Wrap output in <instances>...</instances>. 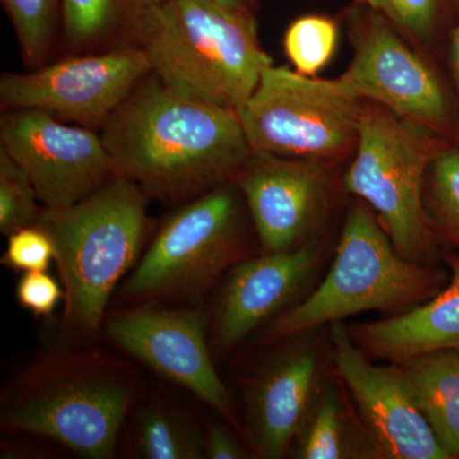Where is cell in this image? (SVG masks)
Returning <instances> with one entry per match:
<instances>
[{
    "label": "cell",
    "instance_id": "cell-16",
    "mask_svg": "<svg viewBox=\"0 0 459 459\" xmlns=\"http://www.w3.org/2000/svg\"><path fill=\"white\" fill-rule=\"evenodd\" d=\"M320 329L287 338L279 352L246 383L247 430L255 455L285 458L325 377V355L331 349Z\"/></svg>",
    "mask_w": 459,
    "mask_h": 459
},
{
    "label": "cell",
    "instance_id": "cell-19",
    "mask_svg": "<svg viewBox=\"0 0 459 459\" xmlns=\"http://www.w3.org/2000/svg\"><path fill=\"white\" fill-rule=\"evenodd\" d=\"M291 453L298 459H385L336 370L320 386Z\"/></svg>",
    "mask_w": 459,
    "mask_h": 459
},
{
    "label": "cell",
    "instance_id": "cell-8",
    "mask_svg": "<svg viewBox=\"0 0 459 459\" xmlns=\"http://www.w3.org/2000/svg\"><path fill=\"white\" fill-rule=\"evenodd\" d=\"M364 105L337 78L309 77L272 65L238 114L253 153L333 169L355 152Z\"/></svg>",
    "mask_w": 459,
    "mask_h": 459
},
{
    "label": "cell",
    "instance_id": "cell-28",
    "mask_svg": "<svg viewBox=\"0 0 459 459\" xmlns=\"http://www.w3.org/2000/svg\"><path fill=\"white\" fill-rule=\"evenodd\" d=\"M16 298L33 316H49L65 299V290L48 272H25L18 280Z\"/></svg>",
    "mask_w": 459,
    "mask_h": 459
},
{
    "label": "cell",
    "instance_id": "cell-1",
    "mask_svg": "<svg viewBox=\"0 0 459 459\" xmlns=\"http://www.w3.org/2000/svg\"><path fill=\"white\" fill-rule=\"evenodd\" d=\"M100 133L117 174L164 204L237 180L253 153L237 110L178 92L153 72Z\"/></svg>",
    "mask_w": 459,
    "mask_h": 459
},
{
    "label": "cell",
    "instance_id": "cell-27",
    "mask_svg": "<svg viewBox=\"0 0 459 459\" xmlns=\"http://www.w3.org/2000/svg\"><path fill=\"white\" fill-rule=\"evenodd\" d=\"M2 263L12 271L48 272L56 261V246L49 232L40 225L30 226L8 235Z\"/></svg>",
    "mask_w": 459,
    "mask_h": 459
},
{
    "label": "cell",
    "instance_id": "cell-23",
    "mask_svg": "<svg viewBox=\"0 0 459 459\" xmlns=\"http://www.w3.org/2000/svg\"><path fill=\"white\" fill-rule=\"evenodd\" d=\"M424 208L442 247L459 249V147L455 144L444 148L429 168Z\"/></svg>",
    "mask_w": 459,
    "mask_h": 459
},
{
    "label": "cell",
    "instance_id": "cell-24",
    "mask_svg": "<svg viewBox=\"0 0 459 459\" xmlns=\"http://www.w3.org/2000/svg\"><path fill=\"white\" fill-rule=\"evenodd\" d=\"M337 40L338 27L333 20L307 14L286 30L283 49L298 74L316 77L333 57Z\"/></svg>",
    "mask_w": 459,
    "mask_h": 459
},
{
    "label": "cell",
    "instance_id": "cell-14",
    "mask_svg": "<svg viewBox=\"0 0 459 459\" xmlns=\"http://www.w3.org/2000/svg\"><path fill=\"white\" fill-rule=\"evenodd\" d=\"M328 331L334 370L385 459H452L397 365L374 364L353 342L344 322L329 325Z\"/></svg>",
    "mask_w": 459,
    "mask_h": 459
},
{
    "label": "cell",
    "instance_id": "cell-4",
    "mask_svg": "<svg viewBox=\"0 0 459 459\" xmlns=\"http://www.w3.org/2000/svg\"><path fill=\"white\" fill-rule=\"evenodd\" d=\"M449 271L404 259L360 199L347 213L331 267L300 303L259 331L256 342H282L359 314L407 312L442 291Z\"/></svg>",
    "mask_w": 459,
    "mask_h": 459
},
{
    "label": "cell",
    "instance_id": "cell-5",
    "mask_svg": "<svg viewBox=\"0 0 459 459\" xmlns=\"http://www.w3.org/2000/svg\"><path fill=\"white\" fill-rule=\"evenodd\" d=\"M143 49L153 74L171 89L237 111L273 65L259 41L255 14L207 0H168Z\"/></svg>",
    "mask_w": 459,
    "mask_h": 459
},
{
    "label": "cell",
    "instance_id": "cell-2",
    "mask_svg": "<svg viewBox=\"0 0 459 459\" xmlns=\"http://www.w3.org/2000/svg\"><path fill=\"white\" fill-rule=\"evenodd\" d=\"M140 394L137 373L99 350L54 351L2 394V425L48 437L80 457L110 459Z\"/></svg>",
    "mask_w": 459,
    "mask_h": 459
},
{
    "label": "cell",
    "instance_id": "cell-17",
    "mask_svg": "<svg viewBox=\"0 0 459 459\" xmlns=\"http://www.w3.org/2000/svg\"><path fill=\"white\" fill-rule=\"evenodd\" d=\"M449 280L442 291L407 312L347 325L370 359L397 362L420 353L459 349V255L443 252Z\"/></svg>",
    "mask_w": 459,
    "mask_h": 459
},
{
    "label": "cell",
    "instance_id": "cell-26",
    "mask_svg": "<svg viewBox=\"0 0 459 459\" xmlns=\"http://www.w3.org/2000/svg\"><path fill=\"white\" fill-rule=\"evenodd\" d=\"M383 14L416 48L433 38L446 0H361Z\"/></svg>",
    "mask_w": 459,
    "mask_h": 459
},
{
    "label": "cell",
    "instance_id": "cell-22",
    "mask_svg": "<svg viewBox=\"0 0 459 459\" xmlns=\"http://www.w3.org/2000/svg\"><path fill=\"white\" fill-rule=\"evenodd\" d=\"M27 71L51 62L62 40V0H2Z\"/></svg>",
    "mask_w": 459,
    "mask_h": 459
},
{
    "label": "cell",
    "instance_id": "cell-15",
    "mask_svg": "<svg viewBox=\"0 0 459 459\" xmlns=\"http://www.w3.org/2000/svg\"><path fill=\"white\" fill-rule=\"evenodd\" d=\"M329 247L325 238L283 252L247 256L226 273L212 323V342L229 352L314 289Z\"/></svg>",
    "mask_w": 459,
    "mask_h": 459
},
{
    "label": "cell",
    "instance_id": "cell-31",
    "mask_svg": "<svg viewBox=\"0 0 459 459\" xmlns=\"http://www.w3.org/2000/svg\"><path fill=\"white\" fill-rule=\"evenodd\" d=\"M207 2L223 9H228V11L255 14V0H207Z\"/></svg>",
    "mask_w": 459,
    "mask_h": 459
},
{
    "label": "cell",
    "instance_id": "cell-30",
    "mask_svg": "<svg viewBox=\"0 0 459 459\" xmlns=\"http://www.w3.org/2000/svg\"><path fill=\"white\" fill-rule=\"evenodd\" d=\"M451 66L453 78H455V89H457L459 101V0L457 22H455V30H453L452 32Z\"/></svg>",
    "mask_w": 459,
    "mask_h": 459
},
{
    "label": "cell",
    "instance_id": "cell-11",
    "mask_svg": "<svg viewBox=\"0 0 459 459\" xmlns=\"http://www.w3.org/2000/svg\"><path fill=\"white\" fill-rule=\"evenodd\" d=\"M0 147L31 179L44 208L71 207L117 177L101 133L38 108H5Z\"/></svg>",
    "mask_w": 459,
    "mask_h": 459
},
{
    "label": "cell",
    "instance_id": "cell-29",
    "mask_svg": "<svg viewBox=\"0 0 459 459\" xmlns=\"http://www.w3.org/2000/svg\"><path fill=\"white\" fill-rule=\"evenodd\" d=\"M253 451L240 444L221 422L210 419L204 433V458L210 459H247Z\"/></svg>",
    "mask_w": 459,
    "mask_h": 459
},
{
    "label": "cell",
    "instance_id": "cell-20",
    "mask_svg": "<svg viewBox=\"0 0 459 459\" xmlns=\"http://www.w3.org/2000/svg\"><path fill=\"white\" fill-rule=\"evenodd\" d=\"M435 435L459 458V349L420 353L394 362Z\"/></svg>",
    "mask_w": 459,
    "mask_h": 459
},
{
    "label": "cell",
    "instance_id": "cell-18",
    "mask_svg": "<svg viewBox=\"0 0 459 459\" xmlns=\"http://www.w3.org/2000/svg\"><path fill=\"white\" fill-rule=\"evenodd\" d=\"M168 0H62L66 54L143 48Z\"/></svg>",
    "mask_w": 459,
    "mask_h": 459
},
{
    "label": "cell",
    "instance_id": "cell-7",
    "mask_svg": "<svg viewBox=\"0 0 459 459\" xmlns=\"http://www.w3.org/2000/svg\"><path fill=\"white\" fill-rule=\"evenodd\" d=\"M249 212L235 181L179 204L120 287L126 300H184L204 294L247 258Z\"/></svg>",
    "mask_w": 459,
    "mask_h": 459
},
{
    "label": "cell",
    "instance_id": "cell-12",
    "mask_svg": "<svg viewBox=\"0 0 459 459\" xmlns=\"http://www.w3.org/2000/svg\"><path fill=\"white\" fill-rule=\"evenodd\" d=\"M102 328L115 346L235 421L231 397L214 368L205 318L199 310L142 304L107 314Z\"/></svg>",
    "mask_w": 459,
    "mask_h": 459
},
{
    "label": "cell",
    "instance_id": "cell-10",
    "mask_svg": "<svg viewBox=\"0 0 459 459\" xmlns=\"http://www.w3.org/2000/svg\"><path fill=\"white\" fill-rule=\"evenodd\" d=\"M152 72L143 48L65 54L23 74H3L0 108H38L62 122L101 132Z\"/></svg>",
    "mask_w": 459,
    "mask_h": 459
},
{
    "label": "cell",
    "instance_id": "cell-21",
    "mask_svg": "<svg viewBox=\"0 0 459 459\" xmlns=\"http://www.w3.org/2000/svg\"><path fill=\"white\" fill-rule=\"evenodd\" d=\"M132 434L138 457L204 458V434L160 397L135 411Z\"/></svg>",
    "mask_w": 459,
    "mask_h": 459
},
{
    "label": "cell",
    "instance_id": "cell-6",
    "mask_svg": "<svg viewBox=\"0 0 459 459\" xmlns=\"http://www.w3.org/2000/svg\"><path fill=\"white\" fill-rule=\"evenodd\" d=\"M451 143L430 129L365 101L359 140L342 188L365 202L404 259L439 264L444 247L429 225L425 181L435 157Z\"/></svg>",
    "mask_w": 459,
    "mask_h": 459
},
{
    "label": "cell",
    "instance_id": "cell-3",
    "mask_svg": "<svg viewBox=\"0 0 459 459\" xmlns=\"http://www.w3.org/2000/svg\"><path fill=\"white\" fill-rule=\"evenodd\" d=\"M151 199L122 175L71 207L44 208L38 225L49 232L65 290V325L93 338L104 325L117 285L143 255L152 221Z\"/></svg>",
    "mask_w": 459,
    "mask_h": 459
},
{
    "label": "cell",
    "instance_id": "cell-9",
    "mask_svg": "<svg viewBox=\"0 0 459 459\" xmlns=\"http://www.w3.org/2000/svg\"><path fill=\"white\" fill-rule=\"evenodd\" d=\"M353 56L337 78L350 95L374 102L446 140L455 133L439 75L383 14L360 2L349 16Z\"/></svg>",
    "mask_w": 459,
    "mask_h": 459
},
{
    "label": "cell",
    "instance_id": "cell-25",
    "mask_svg": "<svg viewBox=\"0 0 459 459\" xmlns=\"http://www.w3.org/2000/svg\"><path fill=\"white\" fill-rule=\"evenodd\" d=\"M44 210L26 171L0 147V232L8 237L36 225Z\"/></svg>",
    "mask_w": 459,
    "mask_h": 459
},
{
    "label": "cell",
    "instance_id": "cell-13",
    "mask_svg": "<svg viewBox=\"0 0 459 459\" xmlns=\"http://www.w3.org/2000/svg\"><path fill=\"white\" fill-rule=\"evenodd\" d=\"M264 252H283L325 237L334 201L332 168L252 153L235 180Z\"/></svg>",
    "mask_w": 459,
    "mask_h": 459
}]
</instances>
